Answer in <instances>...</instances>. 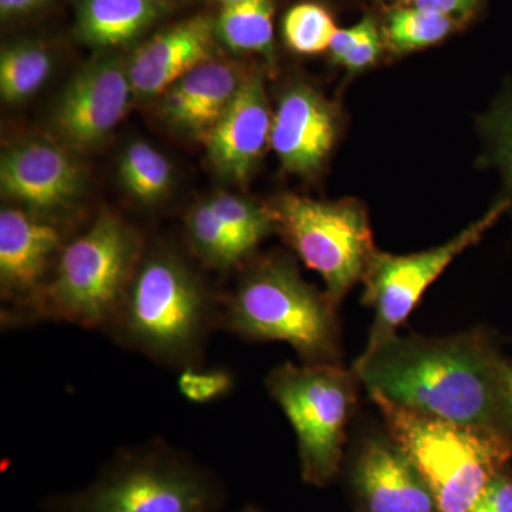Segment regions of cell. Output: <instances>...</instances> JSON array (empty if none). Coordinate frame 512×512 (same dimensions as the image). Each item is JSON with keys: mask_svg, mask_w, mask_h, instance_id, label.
Segmentation results:
<instances>
[{"mask_svg": "<svg viewBox=\"0 0 512 512\" xmlns=\"http://www.w3.org/2000/svg\"><path fill=\"white\" fill-rule=\"evenodd\" d=\"M265 387L295 431L302 477L316 485L328 483L342 463L359 400L362 383L355 370L285 362L269 372Z\"/></svg>", "mask_w": 512, "mask_h": 512, "instance_id": "7", "label": "cell"}, {"mask_svg": "<svg viewBox=\"0 0 512 512\" xmlns=\"http://www.w3.org/2000/svg\"><path fill=\"white\" fill-rule=\"evenodd\" d=\"M154 16L153 0H84L79 28L93 45L119 46L134 39Z\"/></svg>", "mask_w": 512, "mask_h": 512, "instance_id": "18", "label": "cell"}, {"mask_svg": "<svg viewBox=\"0 0 512 512\" xmlns=\"http://www.w3.org/2000/svg\"><path fill=\"white\" fill-rule=\"evenodd\" d=\"M218 2H221L222 5H231V3H237L241 2V0H218Z\"/></svg>", "mask_w": 512, "mask_h": 512, "instance_id": "33", "label": "cell"}, {"mask_svg": "<svg viewBox=\"0 0 512 512\" xmlns=\"http://www.w3.org/2000/svg\"><path fill=\"white\" fill-rule=\"evenodd\" d=\"M221 303L180 256L167 249L141 255L126 295L104 332L158 365L202 366Z\"/></svg>", "mask_w": 512, "mask_h": 512, "instance_id": "2", "label": "cell"}, {"mask_svg": "<svg viewBox=\"0 0 512 512\" xmlns=\"http://www.w3.org/2000/svg\"><path fill=\"white\" fill-rule=\"evenodd\" d=\"M3 195L37 212H55L77 197L82 175L73 158L46 141L10 148L0 163Z\"/></svg>", "mask_w": 512, "mask_h": 512, "instance_id": "15", "label": "cell"}, {"mask_svg": "<svg viewBox=\"0 0 512 512\" xmlns=\"http://www.w3.org/2000/svg\"><path fill=\"white\" fill-rule=\"evenodd\" d=\"M353 481L367 512H437L426 481L386 430L363 440Z\"/></svg>", "mask_w": 512, "mask_h": 512, "instance_id": "12", "label": "cell"}, {"mask_svg": "<svg viewBox=\"0 0 512 512\" xmlns=\"http://www.w3.org/2000/svg\"><path fill=\"white\" fill-rule=\"evenodd\" d=\"M330 55L349 73L363 72L379 60L383 50L375 19L365 18L348 29H338L330 43Z\"/></svg>", "mask_w": 512, "mask_h": 512, "instance_id": "26", "label": "cell"}, {"mask_svg": "<svg viewBox=\"0 0 512 512\" xmlns=\"http://www.w3.org/2000/svg\"><path fill=\"white\" fill-rule=\"evenodd\" d=\"M504 413L507 429L512 436V362L508 360L504 376Z\"/></svg>", "mask_w": 512, "mask_h": 512, "instance_id": "31", "label": "cell"}, {"mask_svg": "<svg viewBox=\"0 0 512 512\" xmlns=\"http://www.w3.org/2000/svg\"><path fill=\"white\" fill-rule=\"evenodd\" d=\"M187 234L197 255L214 268H232L248 258L208 201L198 204L188 214Z\"/></svg>", "mask_w": 512, "mask_h": 512, "instance_id": "23", "label": "cell"}, {"mask_svg": "<svg viewBox=\"0 0 512 512\" xmlns=\"http://www.w3.org/2000/svg\"><path fill=\"white\" fill-rule=\"evenodd\" d=\"M64 245L62 232L52 222L20 208H3L0 212V284L3 299L12 302L9 306L20 305L39 292Z\"/></svg>", "mask_w": 512, "mask_h": 512, "instance_id": "14", "label": "cell"}, {"mask_svg": "<svg viewBox=\"0 0 512 512\" xmlns=\"http://www.w3.org/2000/svg\"><path fill=\"white\" fill-rule=\"evenodd\" d=\"M338 133L336 107L312 87L295 84L279 100L269 146L288 173L312 175L325 163Z\"/></svg>", "mask_w": 512, "mask_h": 512, "instance_id": "11", "label": "cell"}, {"mask_svg": "<svg viewBox=\"0 0 512 512\" xmlns=\"http://www.w3.org/2000/svg\"><path fill=\"white\" fill-rule=\"evenodd\" d=\"M508 359L484 328L443 338L393 335L353 363L367 394L454 423L507 431L504 376Z\"/></svg>", "mask_w": 512, "mask_h": 512, "instance_id": "1", "label": "cell"}, {"mask_svg": "<svg viewBox=\"0 0 512 512\" xmlns=\"http://www.w3.org/2000/svg\"><path fill=\"white\" fill-rule=\"evenodd\" d=\"M208 202L248 256L278 229L272 208L231 194H217Z\"/></svg>", "mask_w": 512, "mask_h": 512, "instance_id": "24", "label": "cell"}, {"mask_svg": "<svg viewBox=\"0 0 512 512\" xmlns=\"http://www.w3.org/2000/svg\"><path fill=\"white\" fill-rule=\"evenodd\" d=\"M393 2H394V0H393ZM396 2H399V3H400V2H402V0H396Z\"/></svg>", "mask_w": 512, "mask_h": 512, "instance_id": "34", "label": "cell"}, {"mask_svg": "<svg viewBox=\"0 0 512 512\" xmlns=\"http://www.w3.org/2000/svg\"><path fill=\"white\" fill-rule=\"evenodd\" d=\"M40 0H0V10L2 15H12V13L25 12L32 9Z\"/></svg>", "mask_w": 512, "mask_h": 512, "instance_id": "32", "label": "cell"}, {"mask_svg": "<svg viewBox=\"0 0 512 512\" xmlns=\"http://www.w3.org/2000/svg\"><path fill=\"white\" fill-rule=\"evenodd\" d=\"M52 72V59L42 46L19 43L0 56V94L6 103L29 99Z\"/></svg>", "mask_w": 512, "mask_h": 512, "instance_id": "20", "label": "cell"}, {"mask_svg": "<svg viewBox=\"0 0 512 512\" xmlns=\"http://www.w3.org/2000/svg\"><path fill=\"white\" fill-rule=\"evenodd\" d=\"M271 130L264 80L261 74H251L245 77L237 96L205 138L211 164L222 177L245 183L264 156Z\"/></svg>", "mask_w": 512, "mask_h": 512, "instance_id": "13", "label": "cell"}, {"mask_svg": "<svg viewBox=\"0 0 512 512\" xmlns=\"http://www.w3.org/2000/svg\"><path fill=\"white\" fill-rule=\"evenodd\" d=\"M272 210L288 244L320 275L329 298L339 306L363 281L377 251L365 207L349 198L329 202L285 195Z\"/></svg>", "mask_w": 512, "mask_h": 512, "instance_id": "8", "label": "cell"}, {"mask_svg": "<svg viewBox=\"0 0 512 512\" xmlns=\"http://www.w3.org/2000/svg\"><path fill=\"white\" fill-rule=\"evenodd\" d=\"M511 207L512 202L503 198L480 220L440 247L409 255L376 251L362 281V303L375 313L366 348L396 335L429 286L458 255L478 244Z\"/></svg>", "mask_w": 512, "mask_h": 512, "instance_id": "9", "label": "cell"}, {"mask_svg": "<svg viewBox=\"0 0 512 512\" xmlns=\"http://www.w3.org/2000/svg\"><path fill=\"white\" fill-rule=\"evenodd\" d=\"M389 433L426 481L437 512H468L512 460V436L413 412L369 394Z\"/></svg>", "mask_w": 512, "mask_h": 512, "instance_id": "5", "label": "cell"}, {"mask_svg": "<svg viewBox=\"0 0 512 512\" xmlns=\"http://www.w3.org/2000/svg\"><path fill=\"white\" fill-rule=\"evenodd\" d=\"M485 136L490 144V161L500 168L512 202V93L485 117Z\"/></svg>", "mask_w": 512, "mask_h": 512, "instance_id": "27", "label": "cell"}, {"mask_svg": "<svg viewBox=\"0 0 512 512\" xmlns=\"http://www.w3.org/2000/svg\"><path fill=\"white\" fill-rule=\"evenodd\" d=\"M120 181L136 200L153 204L163 198L173 178L170 161L160 151L136 141L130 144L121 157Z\"/></svg>", "mask_w": 512, "mask_h": 512, "instance_id": "21", "label": "cell"}, {"mask_svg": "<svg viewBox=\"0 0 512 512\" xmlns=\"http://www.w3.org/2000/svg\"><path fill=\"white\" fill-rule=\"evenodd\" d=\"M338 28L325 8L316 3L293 6L284 19L286 45L301 55H316L329 50Z\"/></svg>", "mask_w": 512, "mask_h": 512, "instance_id": "25", "label": "cell"}, {"mask_svg": "<svg viewBox=\"0 0 512 512\" xmlns=\"http://www.w3.org/2000/svg\"><path fill=\"white\" fill-rule=\"evenodd\" d=\"M234 387V376L227 370H205L200 367H188L181 370L178 377V389L185 399L192 403H210L227 396Z\"/></svg>", "mask_w": 512, "mask_h": 512, "instance_id": "28", "label": "cell"}, {"mask_svg": "<svg viewBox=\"0 0 512 512\" xmlns=\"http://www.w3.org/2000/svg\"><path fill=\"white\" fill-rule=\"evenodd\" d=\"M338 308L288 256L249 266L221 303V329L248 342H285L311 365H342Z\"/></svg>", "mask_w": 512, "mask_h": 512, "instance_id": "4", "label": "cell"}, {"mask_svg": "<svg viewBox=\"0 0 512 512\" xmlns=\"http://www.w3.org/2000/svg\"><path fill=\"white\" fill-rule=\"evenodd\" d=\"M214 33L211 19L197 16L153 37L127 66L133 93L140 97L164 94L185 74L211 60Z\"/></svg>", "mask_w": 512, "mask_h": 512, "instance_id": "16", "label": "cell"}, {"mask_svg": "<svg viewBox=\"0 0 512 512\" xmlns=\"http://www.w3.org/2000/svg\"><path fill=\"white\" fill-rule=\"evenodd\" d=\"M457 22L448 16L402 6L394 9L387 19L386 45L393 55L416 52L446 39Z\"/></svg>", "mask_w": 512, "mask_h": 512, "instance_id": "22", "label": "cell"}, {"mask_svg": "<svg viewBox=\"0 0 512 512\" xmlns=\"http://www.w3.org/2000/svg\"><path fill=\"white\" fill-rule=\"evenodd\" d=\"M468 512H512V476L504 470L484 488Z\"/></svg>", "mask_w": 512, "mask_h": 512, "instance_id": "29", "label": "cell"}, {"mask_svg": "<svg viewBox=\"0 0 512 512\" xmlns=\"http://www.w3.org/2000/svg\"><path fill=\"white\" fill-rule=\"evenodd\" d=\"M131 93L128 67L120 59L101 57L87 64L57 101V136L80 150L97 146L123 119Z\"/></svg>", "mask_w": 512, "mask_h": 512, "instance_id": "10", "label": "cell"}, {"mask_svg": "<svg viewBox=\"0 0 512 512\" xmlns=\"http://www.w3.org/2000/svg\"><path fill=\"white\" fill-rule=\"evenodd\" d=\"M215 32L235 52L271 53L274 0H241L222 8Z\"/></svg>", "mask_w": 512, "mask_h": 512, "instance_id": "19", "label": "cell"}, {"mask_svg": "<svg viewBox=\"0 0 512 512\" xmlns=\"http://www.w3.org/2000/svg\"><path fill=\"white\" fill-rule=\"evenodd\" d=\"M244 80L234 64L207 60L164 93V116L178 130L205 140Z\"/></svg>", "mask_w": 512, "mask_h": 512, "instance_id": "17", "label": "cell"}, {"mask_svg": "<svg viewBox=\"0 0 512 512\" xmlns=\"http://www.w3.org/2000/svg\"><path fill=\"white\" fill-rule=\"evenodd\" d=\"M214 478L187 454L160 441L127 448L86 490L62 501L64 512H215Z\"/></svg>", "mask_w": 512, "mask_h": 512, "instance_id": "6", "label": "cell"}, {"mask_svg": "<svg viewBox=\"0 0 512 512\" xmlns=\"http://www.w3.org/2000/svg\"><path fill=\"white\" fill-rule=\"evenodd\" d=\"M402 5L448 16L456 20L470 18L480 0H402Z\"/></svg>", "mask_w": 512, "mask_h": 512, "instance_id": "30", "label": "cell"}, {"mask_svg": "<svg viewBox=\"0 0 512 512\" xmlns=\"http://www.w3.org/2000/svg\"><path fill=\"white\" fill-rule=\"evenodd\" d=\"M143 255L136 231L110 212L101 214L60 252L49 281L20 305L3 308L2 328L69 323L106 330Z\"/></svg>", "mask_w": 512, "mask_h": 512, "instance_id": "3", "label": "cell"}]
</instances>
